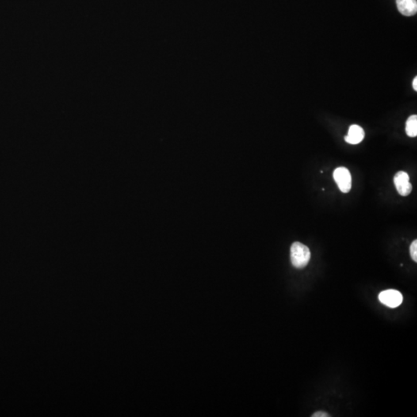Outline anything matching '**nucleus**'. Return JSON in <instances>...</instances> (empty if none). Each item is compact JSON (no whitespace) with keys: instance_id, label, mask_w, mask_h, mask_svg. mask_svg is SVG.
<instances>
[{"instance_id":"1","label":"nucleus","mask_w":417,"mask_h":417,"mask_svg":"<svg viewBox=\"0 0 417 417\" xmlns=\"http://www.w3.org/2000/svg\"><path fill=\"white\" fill-rule=\"evenodd\" d=\"M311 259V251L308 246L295 242L291 246V261L292 265L298 269L305 268Z\"/></svg>"},{"instance_id":"2","label":"nucleus","mask_w":417,"mask_h":417,"mask_svg":"<svg viewBox=\"0 0 417 417\" xmlns=\"http://www.w3.org/2000/svg\"><path fill=\"white\" fill-rule=\"evenodd\" d=\"M333 177L338 189L342 193H349L352 188V177L349 169L345 167L337 168L333 173Z\"/></svg>"},{"instance_id":"3","label":"nucleus","mask_w":417,"mask_h":417,"mask_svg":"<svg viewBox=\"0 0 417 417\" xmlns=\"http://www.w3.org/2000/svg\"><path fill=\"white\" fill-rule=\"evenodd\" d=\"M379 300L388 308H396L403 303V297L399 291L389 289L382 292L379 295Z\"/></svg>"},{"instance_id":"4","label":"nucleus","mask_w":417,"mask_h":417,"mask_svg":"<svg viewBox=\"0 0 417 417\" xmlns=\"http://www.w3.org/2000/svg\"><path fill=\"white\" fill-rule=\"evenodd\" d=\"M394 184L400 196H407L412 192L413 186L410 182V177L406 172L399 171L395 175Z\"/></svg>"},{"instance_id":"5","label":"nucleus","mask_w":417,"mask_h":417,"mask_svg":"<svg viewBox=\"0 0 417 417\" xmlns=\"http://www.w3.org/2000/svg\"><path fill=\"white\" fill-rule=\"evenodd\" d=\"M364 138H365V131L363 128L357 124H353L350 126L349 133L345 137V140L349 144L357 145L363 140Z\"/></svg>"},{"instance_id":"6","label":"nucleus","mask_w":417,"mask_h":417,"mask_svg":"<svg viewBox=\"0 0 417 417\" xmlns=\"http://www.w3.org/2000/svg\"><path fill=\"white\" fill-rule=\"evenodd\" d=\"M396 5L399 13L404 16H414L417 13V0H396Z\"/></svg>"},{"instance_id":"7","label":"nucleus","mask_w":417,"mask_h":417,"mask_svg":"<svg viewBox=\"0 0 417 417\" xmlns=\"http://www.w3.org/2000/svg\"><path fill=\"white\" fill-rule=\"evenodd\" d=\"M406 132L408 136L411 138L417 137V116L412 115L407 119L406 123Z\"/></svg>"},{"instance_id":"8","label":"nucleus","mask_w":417,"mask_h":417,"mask_svg":"<svg viewBox=\"0 0 417 417\" xmlns=\"http://www.w3.org/2000/svg\"><path fill=\"white\" fill-rule=\"evenodd\" d=\"M410 255L412 257L413 261L417 262V240L413 242L412 244L410 246Z\"/></svg>"},{"instance_id":"9","label":"nucleus","mask_w":417,"mask_h":417,"mask_svg":"<svg viewBox=\"0 0 417 417\" xmlns=\"http://www.w3.org/2000/svg\"><path fill=\"white\" fill-rule=\"evenodd\" d=\"M330 416L327 414V413L322 412H316L315 414H313L312 417H329Z\"/></svg>"},{"instance_id":"10","label":"nucleus","mask_w":417,"mask_h":417,"mask_svg":"<svg viewBox=\"0 0 417 417\" xmlns=\"http://www.w3.org/2000/svg\"><path fill=\"white\" fill-rule=\"evenodd\" d=\"M413 87H414V90H415L416 91H417V77H416V78H414V81H413Z\"/></svg>"}]
</instances>
